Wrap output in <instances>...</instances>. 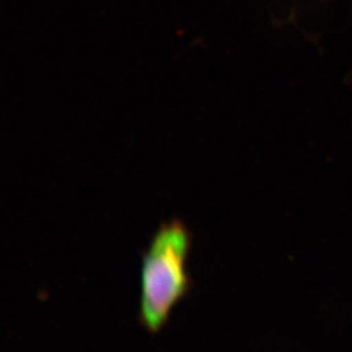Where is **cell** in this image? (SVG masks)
<instances>
[{"label":"cell","instance_id":"obj_1","mask_svg":"<svg viewBox=\"0 0 352 352\" xmlns=\"http://www.w3.org/2000/svg\"><path fill=\"white\" fill-rule=\"evenodd\" d=\"M192 247L188 227L179 219L162 223L142 253L139 322L148 333H160L176 305L190 289L187 260Z\"/></svg>","mask_w":352,"mask_h":352}]
</instances>
